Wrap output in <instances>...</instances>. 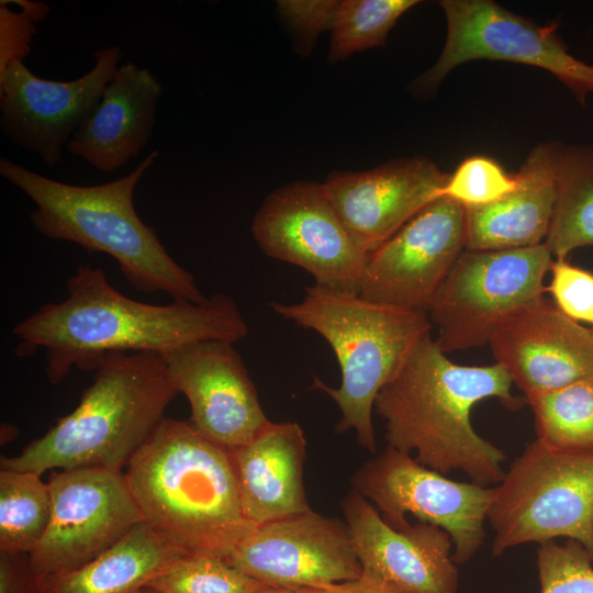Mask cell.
Wrapping results in <instances>:
<instances>
[{
	"label": "cell",
	"mask_w": 593,
	"mask_h": 593,
	"mask_svg": "<svg viewBox=\"0 0 593 593\" xmlns=\"http://www.w3.org/2000/svg\"><path fill=\"white\" fill-rule=\"evenodd\" d=\"M66 287L65 300L44 304L12 328L19 358L44 350L52 384L72 368L96 370L111 353L165 355L203 340L235 344L249 333L236 301L225 293L202 303H144L114 289L102 268L91 265L79 266Z\"/></svg>",
	"instance_id": "1"
},
{
	"label": "cell",
	"mask_w": 593,
	"mask_h": 593,
	"mask_svg": "<svg viewBox=\"0 0 593 593\" xmlns=\"http://www.w3.org/2000/svg\"><path fill=\"white\" fill-rule=\"evenodd\" d=\"M512 385L496 362L454 363L428 334L380 390L373 410L385 422L389 446L415 452L419 463L441 474L461 471L473 483L496 485L504 477L506 456L474 430L470 412L489 398L519 410L526 400L513 395Z\"/></svg>",
	"instance_id": "2"
},
{
	"label": "cell",
	"mask_w": 593,
	"mask_h": 593,
	"mask_svg": "<svg viewBox=\"0 0 593 593\" xmlns=\"http://www.w3.org/2000/svg\"><path fill=\"white\" fill-rule=\"evenodd\" d=\"M142 519L190 555L226 558L256 526L243 511L231 450L164 417L124 472Z\"/></svg>",
	"instance_id": "3"
},
{
	"label": "cell",
	"mask_w": 593,
	"mask_h": 593,
	"mask_svg": "<svg viewBox=\"0 0 593 593\" xmlns=\"http://www.w3.org/2000/svg\"><path fill=\"white\" fill-rule=\"evenodd\" d=\"M158 156L153 150L128 175L97 186L56 181L5 157L0 159V175L35 203L30 220L45 237L108 254L137 291L202 303L208 298L193 275L168 254L155 227L141 220L133 204L137 183Z\"/></svg>",
	"instance_id": "4"
},
{
	"label": "cell",
	"mask_w": 593,
	"mask_h": 593,
	"mask_svg": "<svg viewBox=\"0 0 593 593\" xmlns=\"http://www.w3.org/2000/svg\"><path fill=\"white\" fill-rule=\"evenodd\" d=\"M177 394L163 355L108 354L77 406L19 455L1 457L0 467L40 475L56 468L122 471Z\"/></svg>",
	"instance_id": "5"
},
{
	"label": "cell",
	"mask_w": 593,
	"mask_h": 593,
	"mask_svg": "<svg viewBox=\"0 0 593 593\" xmlns=\"http://www.w3.org/2000/svg\"><path fill=\"white\" fill-rule=\"evenodd\" d=\"M269 307L328 343L340 368V384L331 388L315 377L312 388L337 404L342 418L336 432L353 430L359 445L374 454V400L416 345L430 334L427 313L379 304L316 284L305 288L299 302H270Z\"/></svg>",
	"instance_id": "6"
},
{
	"label": "cell",
	"mask_w": 593,
	"mask_h": 593,
	"mask_svg": "<svg viewBox=\"0 0 593 593\" xmlns=\"http://www.w3.org/2000/svg\"><path fill=\"white\" fill-rule=\"evenodd\" d=\"M493 556L567 537L593 560V455L550 449L537 439L493 486L488 513Z\"/></svg>",
	"instance_id": "7"
},
{
	"label": "cell",
	"mask_w": 593,
	"mask_h": 593,
	"mask_svg": "<svg viewBox=\"0 0 593 593\" xmlns=\"http://www.w3.org/2000/svg\"><path fill=\"white\" fill-rule=\"evenodd\" d=\"M545 244L515 249L468 250L459 256L427 315L444 353L489 344L510 315L544 296L552 264Z\"/></svg>",
	"instance_id": "8"
},
{
	"label": "cell",
	"mask_w": 593,
	"mask_h": 593,
	"mask_svg": "<svg viewBox=\"0 0 593 593\" xmlns=\"http://www.w3.org/2000/svg\"><path fill=\"white\" fill-rule=\"evenodd\" d=\"M351 485L395 529L411 525L406 514L444 529L457 566L484 544L493 486L451 480L389 445L356 471Z\"/></svg>",
	"instance_id": "9"
},
{
	"label": "cell",
	"mask_w": 593,
	"mask_h": 593,
	"mask_svg": "<svg viewBox=\"0 0 593 593\" xmlns=\"http://www.w3.org/2000/svg\"><path fill=\"white\" fill-rule=\"evenodd\" d=\"M439 5L446 41L437 61L414 81L416 92L436 90L461 64L489 59L545 69L583 105L593 93V65L570 54L552 26L537 25L492 0H443Z\"/></svg>",
	"instance_id": "10"
},
{
	"label": "cell",
	"mask_w": 593,
	"mask_h": 593,
	"mask_svg": "<svg viewBox=\"0 0 593 593\" xmlns=\"http://www.w3.org/2000/svg\"><path fill=\"white\" fill-rule=\"evenodd\" d=\"M251 234L264 254L307 271L314 284L359 294L367 255L323 182L294 181L270 192L254 215Z\"/></svg>",
	"instance_id": "11"
},
{
	"label": "cell",
	"mask_w": 593,
	"mask_h": 593,
	"mask_svg": "<svg viewBox=\"0 0 593 593\" xmlns=\"http://www.w3.org/2000/svg\"><path fill=\"white\" fill-rule=\"evenodd\" d=\"M46 533L30 561L44 580L71 572L123 538L142 516L123 471L83 467L53 472Z\"/></svg>",
	"instance_id": "12"
},
{
	"label": "cell",
	"mask_w": 593,
	"mask_h": 593,
	"mask_svg": "<svg viewBox=\"0 0 593 593\" xmlns=\"http://www.w3.org/2000/svg\"><path fill=\"white\" fill-rule=\"evenodd\" d=\"M465 249V206L440 197L367 256L359 295L427 313Z\"/></svg>",
	"instance_id": "13"
},
{
	"label": "cell",
	"mask_w": 593,
	"mask_h": 593,
	"mask_svg": "<svg viewBox=\"0 0 593 593\" xmlns=\"http://www.w3.org/2000/svg\"><path fill=\"white\" fill-rule=\"evenodd\" d=\"M94 65L81 77L55 81L37 77L22 61L0 77V126L18 147L48 167L63 159V148L97 107L113 78L122 49L98 48Z\"/></svg>",
	"instance_id": "14"
},
{
	"label": "cell",
	"mask_w": 593,
	"mask_h": 593,
	"mask_svg": "<svg viewBox=\"0 0 593 593\" xmlns=\"http://www.w3.org/2000/svg\"><path fill=\"white\" fill-rule=\"evenodd\" d=\"M225 559L267 585L327 589L362 574L347 524L312 510L256 526Z\"/></svg>",
	"instance_id": "15"
},
{
	"label": "cell",
	"mask_w": 593,
	"mask_h": 593,
	"mask_svg": "<svg viewBox=\"0 0 593 593\" xmlns=\"http://www.w3.org/2000/svg\"><path fill=\"white\" fill-rule=\"evenodd\" d=\"M163 357L171 384L190 404L189 422L205 438L233 450L270 422L233 343L198 342Z\"/></svg>",
	"instance_id": "16"
},
{
	"label": "cell",
	"mask_w": 593,
	"mask_h": 593,
	"mask_svg": "<svg viewBox=\"0 0 593 593\" xmlns=\"http://www.w3.org/2000/svg\"><path fill=\"white\" fill-rule=\"evenodd\" d=\"M449 174L425 157L362 171L331 172L323 186L354 243L367 256L443 195Z\"/></svg>",
	"instance_id": "17"
},
{
	"label": "cell",
	"mask_w": 593,
	"mask_h": 593,
	"mask_svg": "<svg viewBox=\"0 0 593 593\" xmlns=\"http://www.w3.org/2000/svg\"><path fill=\"white\" fill-rule=\"evenodd\" d=\"M489 344L525 400L593 374V329L545 296L504 320Z\"/></svg>",
	"instance_id": "18"
},
{
	"label": "cell",
	"mask_w": 593,
	"mask_h": 593,
	"mask_svg": "<svg viewBox=\"0 0 593 593\" xmlns=\"http://www.w3.org/2000/svg\"><path fill=\"white\" fill-rule=\"evenodd\" d=\"M340 505L362 573L403 593H457L454 545L444 529L424 522L395 529L354 489Z\"/></svg>",
	"instance_id": "19"
},
{
	"label": "cell",
	"mask_w": 593,
	"mask_h": 593,
	"mask_svg": "<svg viewBox=\"0 0 593 593\" xmlns=\"http://www.w3.org/2000/svg\"><path fill=\"white\" fill-rule=\"evenodd\" d=\"M161 94L160 81L147 68L132 61L119 65L66 150L102 172H114L148 143Z\"/></svg>",
	"instance_id": "20"
},
{
	"label": "cell",
	"mask_w": 593,
	"mask_h": 593,
	"mask_svg": "<svg viewBox=\"0 0 593 593\" xmlns=\"http://www.w3.org/2000/svg\"><path fill=\"white\" fill-rule=\"evenodd\" d=\"M246 518L255 526L310 511L303 485L306 440L295 422H269L231 450Z\"/></svg>",
	"instance_id": "21"
},
{
	"label": "cell",
	"mask_w": 593,
	"mask_h": 593,
	"mask_svg": "<svg viewBox=\"0 0 593 593\" xmlns=\"http://www.w3.org/2000/svg\"><path fill=\"white\" fill-rule=\"evenodd\" d=\"M513 190L492 203L465 208L466 249L502 250L545 243L556 199L553 145L535 146L514 174Z\"/></svg>",
	"instance_id": "22"
},
{
	"label": "cell",
	"mask_w": 593,
	"mask_h": 593,
	"mask_svg": "<svg viewBox=\"0 0 593 593\" xmlns=\"http://www.w3.org/2000/svg\"><path fill=\"white\" fill-rule=\"evenodd\" d=\"M183 555L188 553L142 521L85 566L41 580L46 593H138Z\"/></svg>",
	"instance_id": "23"
},
{
	"label": "cell",
	"mask_w": 593,
	"mask_h": 593,
	"mask_svg": "<svg viewBox=\"0 0 593 593\" xmlns=\"http://www.w3.org/2000/svg\"><path fill=\"white\" fill-rule=\"evenodd\" d=\"M553 145L556 199L545 245L556 259L593 245V146Z\"/></svg>",
	"instance_id": "24"
},
{
	"label": "cell",
	"mask_w": 593,
	"mask_h": 593,
	"mask_svg": "<svg viewBox=\"0 0 593 593\" xmlns=\"http://www.w3.org/2000/svg\"><path fill=\"white\" fill-rule=\"evenodd\" d=\"M526 402L538 441L558 451L593 455V374Z\"/></svg>",
	"instance_id": "25"
},
{
	"label": "cell",
	"mask_w": 593,
	"mask_h": 593,
	"mask_svg": "<svg viewBox=\"0 0 593 593\" xmlns=\"http://www.w3.org/2000/svg\"><path fill=\"white\" fill-rule=\"evenodd\" d=\"M48 482L30 471L0 470V551L27 553L43 539L51 519Z\"/></svg>",
	"instance_id": "26"
},
{
	"label": "cell",
	"mask_w": 593,
	"mask_h": 593,
	"mask_svg": "<svg viewBox=\"0 0 593 593\" xmlns=\"http://www.w3.org/2000/svg\"><path fill=\"white\" fill-rule=\"evenodd\" d=\"M417 0H340L331 30L328 60L384 46L390 30Z\"/></svg>",
	"instance_id": "27"
},
{
	"label": "cell",
	"mask_w": 593,
	"mask_h": 593,
	"mask_svg": "<svg viewBox=\"0 0 593 593\" xmlns=\"http://www.w3.org/2000/svg\"><path fill=\"white\" fill-rule=\"evenodd\" d=\"M146 586L158 593H257L262 583L223 557L188 553L174 560Z\"/></svg>",
	"instance_id": "28"
},
{
	"label": "cell",
	"mask_w": 593,
	"mask_h": 593,
	"mask_svg": "<svg viewBox=\"0 0 593 593\" xmlns=\"http://www.w3.org/2000/svg\"><path fill=\"white\" fill-rule=\"evenodd\" d=\"M539 593H593V560L578 541L555 540L537 548Z\"/></svg>",
	"instance_id": "29"
},
{
	"label": "cell",
	"mask_w": 593,
	"mask_h": 593,
	"mask_svg": "<svg viewBox=\"0 0 593 593\" xmlns=\"http://www.w3.org/2000/svg\"><path fill=\"white\" fill-rule=\"evenodd\" d=\"M516 179L494 159L474 155L466 158L452 174L443 195L456 200L465 208L482 206L494 202L514 189Z\"/></svg>",
	"instance_id": "30"
},
{
	"label": "cell",
	"mask_w": 593,
	"mask_h": 593,
	"mask_svg": "<svg viewBox=\"0 0 593 593\" xmlns=\"http://www.w3.org/2000/svg\"><path fill=\"white\" fill-rule=\"evenodd\" d=\"M548 291L568 317L593 325V273L566 259L552 261Z\"/></svg>",
	"instance_id": "31"
},
{
	"label": "cell",
	"mask_w": 593,
	"mask_h": 593,
	"mask_svg": "<svg viewBox=\"0 0 593 593\" xmlns=\"http://www.w3.org/2000/svg\"><path fill=\"white\" fill-rule=\"evenodd\" d=\"M340 0H279V15L296 33L304 49H311L317 36L332 30Z\"/></svg>",
	"instance_id": "32"
},
{
	"label": "cell",
	"mask_w": 593,
	"mask_h": 593,
	"mask_svg": "<svg viewBox=\"0 0 593 593\" xmlns=\"http://www.w3.org/2000/svg\"><path fill=\"white\" fill-rule=\"evenodd\" d=\"M36 33V23L24 12L0 2V77L13 63L24 61Z\"/></svg>",
	"instance_id": "33"
},
{
	"label": "cell",
	"mask_w": 593,
	"mask_h": 593,
	"mask_svg": "<svg viewBox=\"0 0 593 593\" xmlns=\"http://www.w3.org/2000/svg\"><path fill=\"white\" fill-rule=\"evenodd\" d=\"M0 593H46L27 553L0 551Z\"/></svg>",
	"instance_id": "34"
},
{
	"label": "cell",
	"mask_w": 593,
	"mask_h": 593,
	"mask_svg": "<svg viewBox=\"0 0 593 593\" xmlns=\"http://www.w3.org/2000/svg\"><path fill=\"white\" fill-rule=\"evenodd\" d=\"M325 593H403L380 579L362 573L359 578L336 583Z\"/></svg>",
	"instance_id": "35"
},
{
	"label": "cell",
	"mask_w": 593,
	"mask_h": 593,
	"mask_svg": "<svg viewBox=\"0 0 593 593\" xmlns=\"http://www.w3.org/2000/svg\"><path fill=\"white\" fill-rule=\"evenodd\" d=\"M0 2L4 4L13 3L19 5L21 8V11L24 12L35 23L45 20L51 13L49 4L43 1L1 0Z\"/></svg>",
	"instance_id": "36"
},
{
	"label": "cell",
	"mask_w": 593,
	"mask_h": 593,
	"mask_svg": "<svg viewBox=\"0 0 593 593\" xmlns=\"http://www.w3.org/2000/svg\"><path fill=\"white\" fill-rule=\"evenodd\" d=\"M257 593H325V589L290 588L262 584Z\"/></svg>",
	"instance_id": "37"
},
{
	"label": "cell",
	"mask_w": 593,
	"mask_h": 593,
	"mask_svg": "<svg viewBox=\"0 0 593 593\" xmlns=\"http://www.w3.org/2000/svg\"><path fill=\"white\" fill-rule=\"evenodd\" d=\"M138 593H158L157 591L150 589V588H147L145 586L144 589H142Z\"/></svg>",
	"instance_id": "38"
}]
</instances>
